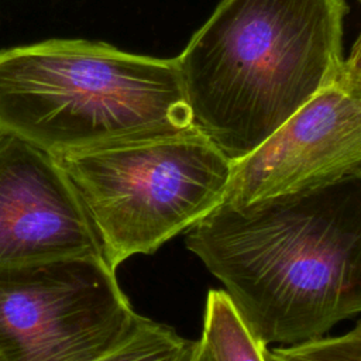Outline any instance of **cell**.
Returning a JSON list of instances; mask_svg holds the SVG:
<instances>
[{"mask_svg":"<svg viewBox=\"0 0 361 361\" xmlns=\"http://www.w3.org/2000/svg\"><path fill=\"white\" fill-rule=\"evenodd\" d=\"M186 248L265 345L322 337L361 313V173L220 203L189 228Z\"/></svg>","mask_w":361,"mask_h":361,"instance_id":"obj_1","label":"cell"},{"mask_svg":"<svg viewBox=\"0 0 361 361\" xmlns=\"http://www.w3.org/2000/svg\"><path fill=\"white\" fill-rule=\"evenodd\" d=\"M345 0H221L175 56L195 126L231 161L340 71Z\"/></svg>","mask_w":361,"mask_h":361,"instance_id":"obj_2","label":"cell"},{"mask_svg":"<svg viewBox=\"0 0 361 361\" xmlns=\"http://www.w3.org/2000/svg\"><path fill=\"white\" fill-rule=\"evenodd\" d=\"M192 127L175 58L85 39L0 51V130L55 157Z\"/></svg>","mask_w":361,"mask_h":361,"instance_id":"obj_3","label":"cell"},{"mask_svg":"<svg viewBox=\"0 0 361 361\" xmlns=\"http://www.w3.org/2000/svg\"><path fill=\"white\" fill-rule=\"evenodd\" d=\"M114 271L189 230L224 197L231 161L197 127L56 155Z\"/></svg>","mask_w":361,"mask_h":361,"instance_id":"obj_4","label":"cell"},{"mask_svg":"<svg viewBox=\"0 0 361 361\" xmlns=\"http://www.w3.org/2000/svg\"><path fill=\"white\" fill-rule=\"evenodd\" d=\"M142 317L102 258L0 267V361H97Z\"/></svg>","mask_w":361,"mask_h":361,"instance_id":"obj_5","label":"cell"},{"mask_svg":"<svg viewBox=\"0 0 361 361\" xmlns=\"http://www.w3.org/2000/svg\"><path fill=\"white\" fill-rule=\"evenodd\" d=\"M361 173V79L338 73L268 140L231 164L221 203L243 206Z\"/></svg>","mask_w":361,"mask_h":361,"instance_id":"obj_6","label":"cell"},{"mask_svg":"<svg viewBox=\"0 0 361 361\" xmlns=\"http://www.w3.org/2000/svg\"><path fill=\"white\" fill-rule=\"evenodd\" d=\"M103 258L79 195L51 152L0 130V267Z\"/></svg>","mask_w":361,"mask_h":361,"instance_id":"obj_7","label":"cell"},{"mask_svg":"<svg viewBox=\"0 0 361 361\" xmlns=\"http://www.w3.org/2000/svg\"><path fill=\"white\" fill-rule=\"evenodd\" d=\"M213 361H265V345L248 329L230 296L212 289L206 298L200 338Z\"/></svg>","mask_w":361,"mask_h":361,"instance_id":"obj_8","label":"cell"},{"mask_svg":"<svg viewBox=\"0 0 361 361\" xmlns=\"http://www.w3.org/2000/svg\"><path fill=\"white\" fill-rule=\"evenodd\" d=\"M196 343L165 324L142 317L124 343L97 361H190Z\"/></svg>","mask_w":361,"mask_h":361,"instance_id":"obj_9","label":"cell"},{"mask_svg":"<svg viewBox=\"0 0 361 361\" xmlns=\"http://www.w3.org/2000/svg\"><path fill=\"white\" fill-rule=\"evenodd\" d=\"M265 361H361V322L343 336L267 347Z\"/></svg>","mask_w":361,"mask_h":361,"instance_id":"obj_10","label":"cell"},{"mask_svg":"<svg viewBox=\"0 0 361 361\" xmlns=\"http://www.w3.org/2000/svg\"><path fill=\"white\" fill-rule=\"evenodd\" d=\"M344 66L361 79V34L354 42L350 55L344 59Z\"/></svg>","mask_w":361,"mask_h":361,"instance_id":"obj_11","label":"cell"},{"mask_svg":"<svg viewBox=\"0 0 361 361\" xmlns=\"http://www.w3.org/2000/svg\"><path fill=\"white\" fill-rule=\"evenodd\" d=\"M190 361H213V358L210 357L207 348L204 347L203 341L199 340L197 344H196V348H195V353L190 358Z\"/></svg>","mask_w":361,"mask_h":361,"instance_id":"obj_12","label":"cell"}]
</instances>
